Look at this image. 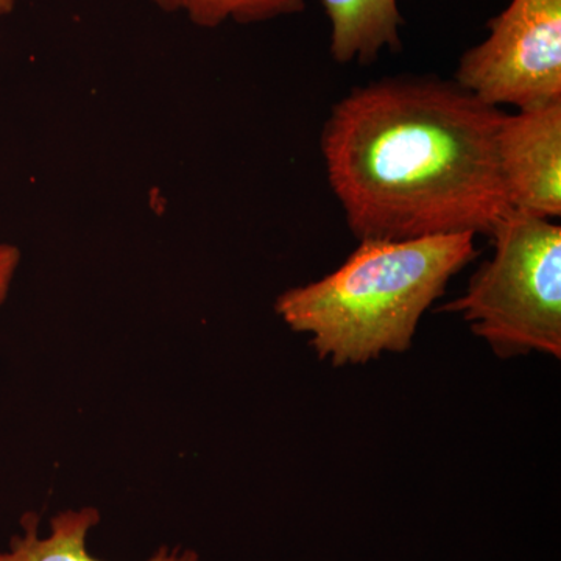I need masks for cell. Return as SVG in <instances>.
Listing matches in <instances>:
<instances>
[{"mask_svg":"<svg viewBox=\"0 0 561 561\" xmlns=\"http://www.w3.org/2000/svg\"><path fill=\"white\" fill-rule=\"evenodd\" d=\"M489 28L465 51L454 81L496 108L561 101V0H512Z\"/></svg>","mask_w":561,"mask_h":561,"instance_id":"obj_4","label":"cell"},{"mask_svg":"<svg viewBox=\"0 0 561 561\" xmlns=\"http://www.w3.org/2000/svg\"><path fill=\"white\" fill-rule=\"evenodd\" d=\"M504 114L456 81L354 88L320 142L351 232L359 241L490 236L512 210L497 161Z\"/></svg>","mask_w":561,"mask_h":561,"instance_id":"obj_1","label":"cell"},{"mask_svg":"<svg viewBox=\"0 0 561 561\" xmlns=\"http://www.w3.org/2000/svg\"><path fill=\"white\" fill-rule=\"evenodd\" d=\"M331 24L330 51L341 65H370L383 49L400 50L404 24L397 0H321Z\"/></svg>","mask_w":561,"mask_h":561,"instance_id":"obj_6","label":"cell"},{"mask_svg":"<svg viewBox=\"0 0 561 561\" xmlns=\"http://www.w3.org/2000/svg\"><path fill=\"white\" fill-rule=\"evenodd\" d=\"M16 7V0H0V18L9 16Z\"/></svg>","mask_w":561,"mask_h":561,"instance_id":"obj_10","label":"cell"},{"mask_svg":"<svg viewBox=\"0 0 561 561\" xmlns=\"http://www.w3.org/2000/svg\"><path fill=\"white\" fill-rule=\"evenodd\" d=\"M21 251L10 243H0V308L7 300L11 283L20 267Z\"/></svg>","mask_w":561,"mask_h":561,"instance_id":"obj_9","label":"cell"},{"mask_svg":"<svg viewBox=\"0 0 561 561\" xmlns=\"http://www.w3.org/2000/svg\"><path fill=\"white\" fill-rule=\"evenodd\" d=\"M497 161L512 209L541 219L561 214V101L504 114Z\"/></svg>","mask_w":561,"mask_h":561,"instance_id":"obj_5","label":"cell"},{"mask_svg":"<svg viewBox=\"0 0 561 561\" xmlns=\"http://www.w3.org/2000/svg\"><path fill=\"white\" fill-rule=\"evenodd\" d=\"M474 238L359 241L337 271L279 295L275 311L332 367L405 353L424 313L478 256Z\"/></svg>","mask_w":561,"mask_h":561,"instance_id":"obj_2","label":"cell"},{"mask_svg":"<svg viewBox=\"0 0 561 561\" xmlns=\"http://www.w3.org/2000/svg\"><path fill=\"white\" fill-rule=\"evenodd\" d=\"M101 523V513L94 507L58 513L50 519V531L39 535V516H22V534L11 538L10 548L0 551V561H102L87 548L88 535ZM147 561H201L194 551H181L162 546Z\"/></svg>","mask_w":561,"mask_h":561,"instance_id":"obj_7","label":"cell"},{"mask_svg":"<svg viewBox=\"0 0 561 561\" xmlns=\"http://www.w3.org/2000/svg\"><path fill=\"white\" fill-rule=\"evenodd\" d=\"M165 13L183 11L198 27H219L228 20L254 24L301 13L306 0H151Z\"/></svg>","mask_w":561,"mask_h":561,"instance_id":"obj_8","label":"cell"},{"mask_svg":"<svg viewBox=\"0 0 561 561\" xmlns=\"http://www.w3.org/2000/svg\"><path fill=\"white\" fill-rule=\"evenodd\" d=\"M494 253L442 311L457 313L502 359L561 357V227L512 209L490 232Z\"/></svg>","mask_w":561,"mask_h":561,"instance_id":"obj_3","label":"cell"}]
</instances>
